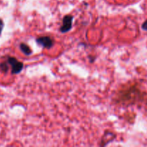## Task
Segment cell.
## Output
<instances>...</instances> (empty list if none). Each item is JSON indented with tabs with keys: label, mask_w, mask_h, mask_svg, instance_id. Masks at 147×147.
<instances>
[{
	"label": "cell",
	"mask_w": 147,
	"mask_h": 147,
	"mask_svg": "<svg viewBox=\"0 0 147 147\" xmlns=\"http://www.w3.org/2000/svg\"><path fill=\"white\" fill-rule=\"evenodd\" d=\"M7 63L11 66V74H19L24 67L23 63L18 61L14 57H9L7 58Z\"/></svg>",
	"instance_id": "6da1fadb"
},
{
	"label": "cell",
	"mask_w": 147,
	"mask_h": 147,
	"mask_svg": "<svg viewBox=\"0 0 147 147\" xmlns=\"http://www.w3.org/2000/svg\"><path fill=\"white\" fill-rule=\"evenodd\" d=\"M73 17L71 15H66L63 19V24L60 28V32L61 33L68 32L72 29Z\"/></svg>",
	"instance_id": "7a4b0ae2"
},
{
	"label": "cell",
	"mask_w": 147,
	"mask_h": 147,
	"mask_svg": "<svg viewBox=\"0 0 147 147\" xmlns=\"http://www.w3.org/2000/svg\"><path fill=\"white\" fill-rule=\"evenodd\" d=\"M36 42L37 43L38 45L42 46L46 49H50L54 45V40L51 37H47V36L37 37L36 39Z\"/></svg>",
	"instance_id": "3957f363"
},
{
	"label": "cell",
	"mask_w": 147,
	"mask_h": 147,
	"mask_svg": "<svg viewBox=\"0 0 147 147\" xmlns=\"http://www.w3.org/2000/svg\"><path fill=\"white\" fill-rule=\"evenodd\" d=\"M20 49L26 56H30L32 53L31 48L25 43H21L20 45Z\"/></svg>",
	"instance_id": "277c9868"
},
{
	"label": "cell",
	"mask_w": 147,
	"mask_h": 147,
	"mask_svg": "<svg viewBox=\"0 0 147 147\" xmlns=\"http://www.w3.org/2000/svg\"><path fill=\"white\" fill-rule=\"evenodd\" d=\"M0 69H1L3 72H4V73L8 71L9 67H8V65H7V63H1V64H0Z\"/></svg>",
	"instance_id": "5b68a950"
},
{
	"label": "cell",
	"mask_w": 147,
	"mask_h": 147,
	"mask_svg": "<svg viewBox=\"0 0 147 147\" xmlns=\"http://www.w3.org/2000/svg\"><path fill=\"white\" fill-rule=\"evenodd\" d=\"M4 22H3L2 20L0 19V34H1V32H2L3 28H4Z\"/></svg>",
	"instance_id": "8992f818"
},
{
	"label": "cell",
	"mask_w": 147,
	"mask_h": 147,
	"mask_svg": "<svg viewBox=\"0 0 147 147\" xmlns=\"http://www.w3.org/2000/svg\"><path fill=\"white\" fill-rule=\"evenodd\" d=\"M142 27V29H143L144 30H147V20L144 22L143 23Z\"/></svg>",
	"instance_id": "52a82bcc"
}]
</instances>
